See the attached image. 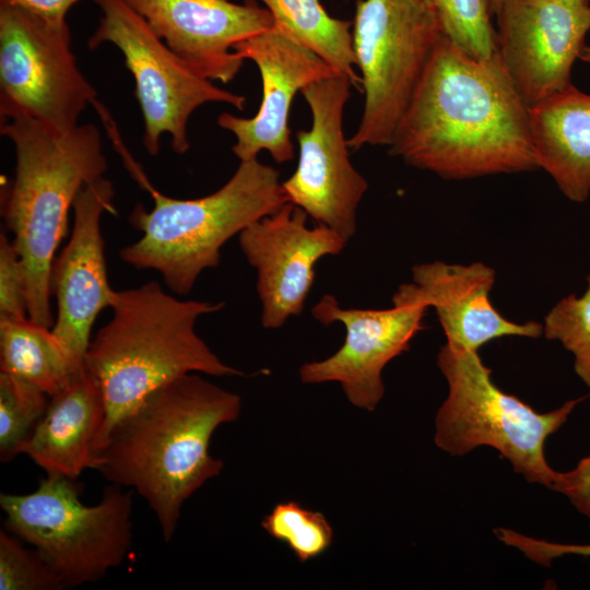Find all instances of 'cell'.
<instances>
[{"instance_id":"cell-1","label":"cell","mask_w":590,"mask_h":590,"mask_svg":"<svg viewBox=\"0 0 590 590\" xmlns=\"http://www.w3.org/2000/svg\"><path fill=\"white\" fill-rule=\"evenodd\" d=\"M389 154L446 179L536 169L529 107L498 51L475 59L441 35Z\"/></svg>"},{"instance_id":"cell-2","label":"cell","mask_w":590,"mask_h":590,"mask_svg":"<svg viewBox=\"0 0 590 590\" xmlns=\"http://www.w3.org/2000/svg\"><path fill=\"white\" fill-rule=\"evenodd\" d=\"M240 397L190 373L150 394L109 432L93 470L138 493L169 542L185 502L224 462L210 453L219 426L236 421Z\"/></svg>"},{"instance_id":"cell-3","label":"cell","mask_w":590,"mask_h":590,"mask_svg":"<svg viewBox=\"0 0 590 590\" xmlns=\"http://www.w3.org/2000/svg\"><path fill=\"white\" fill-rule=\"evenodd\" d=\"M224 306V302L179 299L156 281L116 292L113 316L92 338L84 361L105 403L96 453L122 417L179 377L244 375L223 363L194 329L201 316Z\"/></svg>"},{"instance_id":"cell-4","label":"cell","mask_w":590,"mask_h":590,"mask_svg":"<svg viewBox=\"0 0 590 590\" xmlns=\"http://www.w3.org/2000/svg\"><path fill=\"white\" fill-rule=\"evenodd\" d=\"M0 131L15 149L2 217L25 268L28 318L51 327V268L69 211L79 192L108 167L101 132L85 123L59 133L28 117L1 120Z\"/></svg>"},{"instance_id":"cell-5","label":"cell","mask_w":590,"mask_h":590,"mask_svg":"<svg viewBox=\"0 0 590 590\" xmlns=\"http://www.w3.org/2000/svg\"><path fill=\"white\" fill-rule=\"evenodd\" d=\"M150 211L140 203L129 215L141 237L120 249L123 262L156 271L177 295L191 292L200 274L217 267L225 243L287 202L280 173L258 158L240 162L229 180L197 199L168 197L153 186Z\"/></svg>"},{"instance_id":"cell-6","label":"cell","mask_w":590,"mask_h":590,"mask_svg":"<svg viewBox=\"0 0 590 590\" xmlns=\"http://www.w3.org/2000/svg\"><path fill=\"white\" fill-rule=\"evenodd\" d=\"M437 366L449 391L435 418L434 441L451 456H464L489 446L507 459L516 473L551 489L557 471L545 459L544 445L583 398L568 400L558 409L538 413L492 380L477 352L440 347Z\"/></svg>"},{"instance_id":"cell-7","label":"cell","mask_w":590,"mask_h":590,"mask_svg":"<svg viewBox=\"0 0 590 590\" xmlns=\"http://www.w3.org/2000/svg\"><path fill=\"white\" fill-rule=\"evenodd\" d=\"M5 529L34 547L66 589L95 582L119 566L132 545V491L109 484L92 506L75 480L46 475L28 494H0Z\"/></svg>"},{"instance_id":"cell-8","label":"cell","mask_w":590,"mask_h":590,"mask_svg":"<svg viewBox=\"0 0 590 590\" xmlns=\"http://www.w3.org/2000/svg\"><path fill=\"white\" fill-rule=\"evenodd\" d=\"M425 0H358L352 40L365 101L356 151L389 146L441 36Z\"/></svg>"},{"instance_id":"cell-9","label":"cell","mask_w":590,"mask_h":590,"mask_svg":"<svg viewBox=\"0 0 590 590\" xmlns=\"http://www.w3.org/2000/svg\"><path fill=\"white\" fill-rule=\"evenodd\" d=\"M102 16L88 38L90 49L109 43L125 58L134 78V95L143 118L142 144L154 156L161 138L168 134L177 154L189 148L188 121L192 113L206 103H223L239 110L243 95L223 90L191 69L150 27L125 0H94Z\"/></svg>"},{"instance_id":"cell-10","label":"cell","mask_w":590,"mask_h":590,"mask_svg":"<svg viewBox=\"0 0 590 590\" xmlns=\"http://www.w3.org/2000/svg\"><path fill=\"white\" fill-rule=\"evenodd\" d=\"M96 95L71 50L68 23L48 24L0 0L1 120L28 117L67 133Z\"/></svg>"},{"instance_id":"cell-11","label":"cell","mask_w":590,"mask_h":590,"mask_svg":"<svg viewBox=\"0 0 590 590\" xmlns=\"http://www.w3.org/2000/svg\"><path fill=\"white\" fill-rule=\"evenodd\" d=\"M351 81L342 74L318 80L302 90L311 113V128L296 133V170L282 182L287 202L346 240L357 228V208L367 191L366 179L349 156L343 111Z\"/></svg>"},{"instance_id":"cell-12","label":"cell","mask_w":590,"mask_h":590,"mask_svg":"<svg viewBox=\"0 0 590 590\" xmlns=\"http://www.w3.org/2000/svg\"><path fill=\"white\" fill-rule=\"evenodd\" d=\"M392 303L387 309H345L332 295H324L311 315L326 326L341 322L344 343L328 358L303 364L302 382L337 381L354 406L374 411L385 393V366L410 349L428 308L415 283L401 284Z\"/></svg>"},{"instance_id":"cell-13","label":"cell","mask_w":590,"mask_h":590,"mask_svg":"<svg viewBox=\"0 0 590 590\" xmlns=\"http://www.w3.org/2000/svg\"><path fill=\"white\" fill-rule=\"evenodd\" d=\"M114 196V185L105 177L79 192L71 236L51 268V293L57 299L51 330L78 369L84 366L98 314L111 307L117 292L109 284L101 228L103 214H115Z\"/></svg>"},{"instance_id":"cell-14","label":"cell","mask_w":590,"mask_h":590,"mask_svg":"<svg viewBox=\"0 0 590 590\" xmlns=\"http://www.w3.org/2000/svg\"><path fill=\"white\" fill-rule=\"evenodd\" d=\"M308 214L286 202L238 235L248 263L257 271V292L266 329L282 327L299 315L315 280V264L340 253L346 239L334 229L307 226Z\"/></svg>"},{"instance_id":"cell-15","label":"cell","mask_w":590,"mask_h":590,"mask_svg":"<svg viewBox=\"0 0 590 590\" xmlns=\"http://www.w3.org/2000/svg\"><path fill=\"white\" fill-rule=\"evenodd\" d=\"M497 51L528 107L569 86L571 68L590 30V10L554 0H504Z\"/></svg>"},{"instance_id":"cell-16","label":"cell","mask_w":590,"mask_h":590,"mask_svg":"<svg viewBox=\"0 0 590 590\" xmlns=\"http://www.w3.org/2000/svg\"><path fill=\"white\" fill-rule=\"evenodd\" d=\"M234 50L259 69L262 102L251 118L222 113L217 123L236 137L232 151L240 162L258 158L263 150L279 164L290 162L294 148L288 114L294 96L309 84L338 73L275 25L236 44Z\"/></svg>"},{"instance_id":"cell-17","label":"cell","mask_w":590,"mask_h":590,"mask_svg":"<svg viewBox=\"0 0 590 590\" xmlns=\"http://www.w3.org/2000/svg\"><path fill=\"white\" fill-rule=\"evenodd\" d=\"M191 69L213 81H232L244 64L234 46L273 26L255 0H125Z\"/></svg>"},{"instance_id":"cell-18","label":"cell","mask_w":590,"mask_h":590,"mask_svg":"<svg viewBox=\"0 0 590 590\" xmlns=\"http://www.w3.org/2000/svg\"><path fill=\"white\" fill-rule=\"evenodd\" d=\"M412 274L423 300L435 309L447 344L453 347L477 352L497 338L536 339L543 333L541 323H516L493 307L489 293L495 271L482 262L461 266L434 261L413 267Z\"/></svg>"},{"instance_id":"cell-19","label":"cell","mask_w":590,"mask_h":590,"mask_svg":"<svg viewBox=\"0 0 590 590\" xmlns=\"http://www.w3.org/2000/svg\"><path fill=\"white\" fill-rule=\"evenodd\" d=\"M105 420L103 391L84 365L50 402L21 448L47 475L76 480L96 460L95 444Z\"/></svg>"},{"instance_id":"cell-20","label":"cell","mask_w":590,"mask_h":590,"mask_svg":"<svg viewBox=\"0 0 590 590\" xmlns=\"http://www.w3.org/2000/svg\"><path fill=\"white\" fill-rule=\"evenodd\" d=\"M529 132L538 168L563 194L583 202L590 196V94L570 84L529 107Z\"/></svg>"},{"instance_id":"cell-21","label":"cell","mask_w":590,"mask_h":590,"mask_svg":"<svg viewBox=\"0 0 590 590\" xmlns=\"http://www.w3.org/2000/svg\"><path fill=\"white\" fill-rule=\"evenodd\" d=\"M0 369L52 397L81 368L73 365L50 327L26 318L0 321Z\"/></svg>"},{"instance_id":"cell-22","label":"cell","mask_w":590,"mask_h":590,"mask_svg":"<svg viewBox=\"0 0 590 590\" xmlns=\"http://www.w3.org/2000/svg\"><path fill=\"white\" fill-rule=\"evenodd\" d=\"M273 17V25L294 37L323 59L338 74L345 75L358 91L351 23L329 15L320 0H259Z\"/></svg>"},{"instance_id":"cell-23","label":"cell","mask_w":590,"mask_h":590,"mask_svg":"<svg viewBox=\"0 0 590 590\" xmlns=\"http://www.w3.org/2000/svg\"><path fill=\"white\" fill-rule=\"evenodd\" d=\"M47 394L37 387L0 373V460L7 463L21 448L43 417Z\"/></svg>"},{"instance_id":"cell-24","label":"cell","mask_w":590,"mask_h":590,"mask_svg":"<svg viewBox=\"0 0 590 590\" xmlns=\"http://www.w3.org/2000/svg\"><path fill=\"white\" fill-rule=\"evenodd\" d=\"M441 34L475 59L497 52L489 0H432Z\"/></svg>"},{"instance_id":"cell-25","label":"cell","mask_w":590,"mask_h":590,"mask_svg":"<svg viewBox=\"0 0 590 590\" xmlns=\"http://www.w3.org/2000/svg\"><path fill=\"white\" fill-rule=\"evenodd\" d=\"M261 526L270 536L286 544L302 563L321 556L332 544L333 529L323 514L294 500L276 504Z\"/></svg>"},{"instance_id":"cell-26","label":"cell","mask_w":590,"mask_h":590,"mask_svg":"<svg viewBox=\"0 0 590 590\" xmlns=\"http://www.w3.org/2000/svg\"><path fill=\"white\" fill-rule=\"evenodd\" d=\"M587 281L581 296L570 294L552 307L544 318L543 333L574 355L575 373L590 390V275Z\"/></svg>"},{"instance_id":"cell-27","label":"cell","mask_w":590,"mask_h":590,"mask_svg":"<svg viewBox=\"0 0 590 590\" xmlns=\"http://www.w3.org/2000/svg\"><path fill=\"white\" fill-rule=\"evenodd\" d=\"M61 589L60 577L34 547L7 529L0 531V590Z\"/></svg>"},{"instance_id":"cell-28","label":"cell","mask_w":590,"mask_h":590,"mask_svg":"<svg viewBox=\"0 0 590 590\" xmlns=\"http://www.w3.org/2000/svg\"><path fill=\"white\" fill-rule=\"evenodd\" d=\"M28 318L27 278L22 259L5 234L0 235V321Z\"/></svg>"},{"instance_id":"cell-29","label":"cell","mask_w":590,"mask_h":590,"mask_svg":"<svg viewBox=\"0 0 590 590\" xmlns=\"http://www.w3.org/2000/svg\"><path fill=\"white\" fill-rule=\"evenodd\" d=\"M494 532L504 544L519 550L528 559L544 567H550L554 559L567 555L590 557V544L548 542L506 528H498Z\"/></svg>"},{"instance_id":"cell-30","label":"cell","mask_w":590,"mask_h":590,"mask_svg":"<svg viewBox=\"0 0 590 590\" xmlns=\"http://www.w3.org/2000/svg\"><path fill=\"white\" fill-rule=\"evenodd\" d=\"M551 489L566 496L579 512L590 519V453L573 470L557 472Z\"/></svg>"},{"instance_id":"cell-31","label":"cell","mask_w":590,"mask_h":590,"mask_svg":"<svg viewBox=\"0 0 590 590\" xmlns=\"http://www.w3.org/2000/svg\"><path fill=\"white\" fill-rule=\"evenodd\" d=\"M51 25L67 24L69 10L81 0H4Z\"/></svg>"},{"instance_id":"cell-32","label":"cell","mask_w":590,"mask_h":590,"mask_svg":"<svg viewBox=\"0 0 590 590\" xmlns=\"http://www.w3.org/2000/svg\"><path fill=\"white\" fill-rule=\"evenodd\" d=\"M557 2H560L567 7L579 9V10H586L589 9L590 0H554Z\"/></svg>"},{"instance_id":"cell-33","label":"cell","mask_w":590,"mask_h":590,"mask_svg":"<svg viewBox=\"0 0 590 590\" xmlns=\"http://www.w3.org/2000/svg\"><path fill=\"white\" fill-rule=\"evenodd\" d=\"M579 59L590 64V46H585L580 52Z\"/></svg>"},{"instance_id":"cell-34","label":"cell","mask_w":590,"mask_h":590,"mask_svg":"<svg viewBox=\"0 0 590 590\" xmlns=\"http://www.w3.org/2000/svg\"><path fill=\"white\" fill-rule=\"evenodd\" d=\"M491 1V10H492V13L493 14H497L498 11L500 10L502 8V4L504 2V0H489Z\"/></svg>"},{"instance_id":"cell-35","label":"cell","mask_w":590,"mask_h":590,"mask_svg":"<svg viewBox=\"0 0 590 590\" xmlns=\"http://www.w3.org/2000/svg\"><path fill=\"white\" fill-rule=\"evenodd\" d=\"M425 1H427V2L430 4V1H432V0H425ZM430 5H432V4H430Z\"/></svg>"},{"instance_id":"cell-36","label":"cell","mask_w":590,"mask_h":590,"mask_svg":"<svg viewBox=\"0 0 590 590\" xmlns=\"http://www.w3.org/2000/svg\"><path fill=\"white\" fill-rule=\"evenodd\" d=\"M589 10H590V5H589Z\"/></svg>"}]
</instances>
